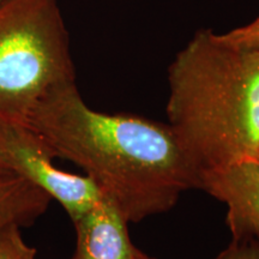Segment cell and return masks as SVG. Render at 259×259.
<instances>
[{"instance_id": "obj_8", "label": "cell", "mask_w": 259, "mask_h": 259, "mask_svg": "<svg viewBox=\"0 0 259 259\" xmlns=\"http://www.w3.org/2000/svg\"><path fill=\"white\" fill-rule=\"evenodd\" d=\"M21 226L0 228V259H35L36 248L28 245L22 236Z\"/></svg>"}, {"instance_id": "obj_1", "label": "cell", "mask_w": 259, "mask_h": 259, "mask_svg": "<svg viewBox=\"0 0 259 259\" xmlns=\"http://www.w3.org/2000/svg\"><path fill=\"white\" fill-rule=\"evenodd\" d=\"M27 125L54 156L82 168L127 222L166 212L181 193L199 189V171L169 125L94 111L77 84L46 97Z\"/></svg>"}, {"instance_id": "obj_10", "label": "cell", "mask_w": 259, "mask_h": 259, "mask_svg": "<svg viewBox=\"0 0 259 259\" xmlns=\"http://www.w3.org/2000/svg\"><path fill=\"white\" fill-rule=\"evenodd\" d=\"M215 259H259V244L253 239H233L232 244Z\"/></svg>"}, {"instance_id": "obj_3", "label": "cell", "mask_w": 259, "mask_h": 259, "mask_svg": "<svg viewBox=\"0 0 259 259\" xmlns=\"http://www.w3.org/2000/svg\"><path fill=\"white\" fill-rule=\"evenodd\" d=\"M76 84L58 0L0 3V122L27 125L46 97Z\"/></svg>"}, {"instance_id": "obj_9", "label": "cell", "mask_w": 259, "mask_h": 259, "mask_svg": "<svg viewBox=\"0 0 259 259\" xmlns=\"http://www.w3.org/2000/svg\"><path fill=\"white\" fill-rule=\"evenodd\" d=\"M223 38L236 47L259 52V18L244 27L222 34Z\"/></svg>"}, {"instance_id": "obj_5", "label": "cell", "mask_w": 259, "mask_h": 259, "mask_svg": "<svg viewBox=\"0 0 259 259\" xmlns=\"http://www.w3.org/2000/svg\"><path fill=\"white\" fill-rule=\"evenodd\" d=\"M199 189L226 203L227 225L233 239H259V164L241 162L223 169L204 171Z\"/></svg>"}, {"instance_id": "obj_13", "label": "cell", "mask_w": 259, "mask_h": 259, "mask_svg": "<svg viewBox=\"0 0 259 259\" xmlns=\"http://www.w3.org/2000/svg\"><path fill=\"white\" fill-rule=\"evenodd\" d=\"M3 2H4V0H0V3H3Z\"/></svg>"}, {"instance_id": "obj_4", "label": "cell", "mask_w": 259, "mask_h": 259, "mask_svg": "<svg viewBox=\"0 0 259 259\" xmlns=\"http://www.w3.org/2000/svg\"><path fill=\"white\" fill-rule=\"evenodd\" d=\"M54 157L46 142L28 125L0 122V161L5 169L59 202L74 221L103 193L89 177L59 169L53 163Z\"/></svg>"}, {"instance_id": "obj_2", "label": "cell", "mask_w": 259, "mask_h": 259, "mask_svg": "<svg viewBox=\"0 0 259 259\" xmlns=\"http://www.w3.org/2000/svg\"><path fill=\"white\" fill-rule=\"evenodd\" d=\"M169 127L199 171L255 161L259 52L200 29L168 67Z\"/></svg>"}, {"instance_id": "obj_6", "label": "cell", "mask_w": 259, "mask_h": 259, "mask_svg": "<svg viewBox=\"0 0 259 259\" xmlns=\"http://www.w3.org/2000/svg\"><path fill=\"white\" fill-rule=\"evenodd\" d=\"M72 222L77 235L72 259H153L135 247L128 222L106 196Z\"/></svg>"}, {"instance_id": "obj_11", "label": "cell", "mask_w": 259, "mask_h": 259, "mask_svg": "<svg viewBox=\"0 0 259 259\" xmlns=\"http://www.w3.org/2000/svg\"><path fill=\"white\" fill-rule=\"evenodd\" d=\"M8 174H10V173L5 169L4 164H3V162L0 161V177H2V176H8Z\"/></svg>"}, {"instance_id": "obj_7", "label": "cell", "mask_w": 259, "mask_h": 259, "mask_svg": "<svg viewBox=\"0 0 259 259\" xmlns=\"http://www.w3.org/2000/svg\"><path fill=\"white\" fill-rule=\"evenodd\" d=\"M52 198L24 178L0 177V228L9 225L30 226L46 212Z\"/></svg>"}, {"instance_id": "obj_12", "label": "cell", "mask_w": 259, "mask_h": 259, "mask_svg": "<svg viewBox=\"0 0 259 259\" xmlns=\"http://www.w3.org/2000/svg\"><path fill=\"white\" fill-rule=\"evenodd\" d=\"M254 162H257V163L259 164V151H258V155H257V157H255V161Z\"/></svg>"}]
</instances>
